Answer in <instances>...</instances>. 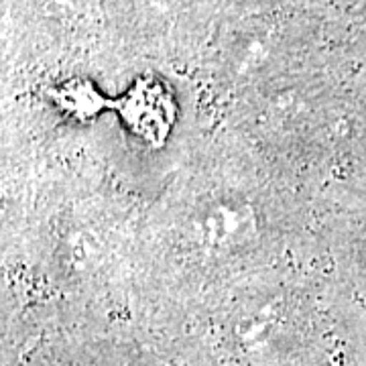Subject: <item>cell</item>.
Instances as JSON below:
<instances>
[{"mask_svg": "<svg viewBox=\"0 0 366 366\" xmlns=\"http://www.w3.org/2000/svg\"><path fill=\"white\" fill-rule=\"evenodd\" d=\"M259 230L254 208L236 196H220L197 206L192 234L212 252H236L249 247Z\"/></svg>", "mask_w": 366, "mask_h": 366, "instance_id": "6da1fadb", "label": "cell"}]
</instances>
